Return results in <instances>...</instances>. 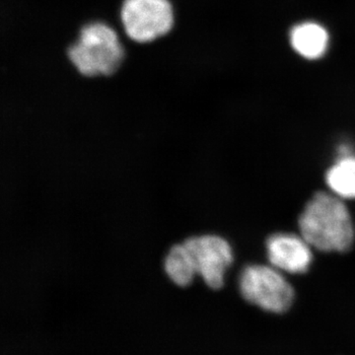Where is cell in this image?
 <instances>
[{
	"mask_svg": "<svg viewBox=\"0 0 355 355\" xmlns=\"http://www.w3.org/2000/svg\"><path fill=\"white\" fill-rule=\"evenodd\" d=\"M301 236L319 251L345 253L354 246L355 230L343 198L319 191L299 217Z\"/></svg>",
	"mask_w": 355,
	"mask_h": 355,
	"instance_id": "1",
	"label": "cell"
},
{
	"mask_svg": "<svg viewBox=\"0 0 355 355\" xmlns=\"http://www.w3.org/2000/svg\"><path fill=\"white\" fill-rule=\"evenodd\" d=\"M77 71L84 76H110L121 67L125 51L113 28L102 22L84 26L67 51Z\"/></svg>",
	"mask_w": 355,
	"mask_h": 355,
	"instance_id": "2",
	"label": "cell"
},
{
	"mask_svg": "<svg viewBox=\"0 0 355 355\" xmlns=\"http://www.w3.org/2000/svg\"><path fill=\"white\" fill-rule=\"evenodd\" d=\"M239 288L245 300L268 312H286L294 300L291 284L272 266H245L240 275Z\"/></svg>",
	"mask_w": 355,
	"mask_h": 355,
	"instance_id": "3",
	"label": "cell"
},
{
	"mask_svg": "<svg viewBox=\"0 0 355 355\" xmlns=\"http://www.w3.org/2000/svg\"><path fill=\"white\" fill-rule=\"evenodd\" d=\"M121 21L128 38L144 44L165 36L174 25L169 0H125Z\"/></svg>",
	"mask_w": 355,
	"mask_h": 355,
	"instance_id": "4",
	"label": "cell"
},
{
	"mask_svg": "<svg viewBox=\"0 0 355 355\" xmlns=\"http://www.w3.org/2000/svg\"><path fill=\"white\" fill-rule=\"evenodd\" d=\"M196 270L211 289L223 286L225 272L233 263V251L225 239L216 235L195 236L184 240Z\"/></svg>",
	"mask_w": 355,
	"mask_h": 355,
	"instance_id": "5",
	"label": "cell"
},
{
	"mask_svg": "<svg viewBox=\"0 0 355 355\" xmlns=\"http://www.w3.org/2000/svg\"><path fill=\"white\" fill-rule=\"evenodd\" d=\"M309 243L302 236L277 233L266 241V252L270 265L280 272L304 273L313 261Z\"/></svg>",
	"mask_w": 355,
	"mask_h": 355,
	"instance_id": "6",
	"label": "cell"
},
{
	"mask_svg": "<svg viewBox=\"0 0 355 355\" xmlns=\"http://www.w3.org/2000/svg\"><path fill=\"white\" fill-rule=\"evenodd\" d=\"M292 49L309 60L323 58L330 46V35L323 25L306 21L294 26L289 34Z\"/></svg>",
	"mask_w": 355,
	"mask_h": 355,
	"instance_id": "7",
	"label": "cell"
},
{
	"mask_svg": "<svg viewBox=\"0 0 355 355\" xmlns=\"http://www.w3.org/2000/svg\"><path fill=\"white\" fill-rule=\"evenodd\" d=\"M327 184L334 195L343 200H355V156H340L326 175Z\"/></svg>",
	"mask_w": 355,
	"mask_h": 355,
	"instance_id": "8",
	"label": "cell"
},
{
	"mask_svg": "<svg viewBox=\"0 0 355 355\" xmlns=\"http://www.w3.org/2000/svg\"><path fill=\"white\" fill-rule=\"evenodd\" d=\"M164 270L173 284L180 287L190 286L198 275L191 254L183 243L174 245L169 250L164 261Z\"/></svg>",
	"mask_w": 355,
	"mask_h": 355,
	"instance_id": "9",
	"label": "cell"
}]
</instances>
